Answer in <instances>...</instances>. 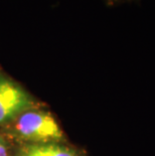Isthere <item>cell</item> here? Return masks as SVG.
<instances>
[{
    "mask_svg": "<svg viewBox=\"0 0 155 156\" xmlns=\"http://www.w3.org/2000/svg\"><path fill=\"white\" fill-rule=\"evenodd\" d=\"M13 134L22 140L34 144L48 143L60 140L62 130L52 116L47 112L28 110L11 121Z\"/></svg>",
    "mask_w": 155,
    "mask_h": 156,
    "instance_id": "6da1fadb",
    "label": "cell"
},
{
    "mask_svg": "<svg viewBox=\"0 0 155 156\" xmlns=\"http://www.w3.org/2000/svg\"><path fill=\"white\" fill-rule=\"evenodd\" d=\"M33 102L18 84L0 73V124L8 123L32 107Z\"/></svg>",
    "mask_w": 155,
    "mask_h": 156,
    "instance_id": "7a4b0ae2",
    "label": "cell"
},
{
    "mask_svg": "<svg viewBox=\"0 0 155 156\" xmlns=\"http://www.w3.org/2000/svg\"><path fill=\"white\" fill-rule=\"evenodd\" d=\"M19 156H76V154L64 146L55 143H42L24 146Z\"/></svg>",
    "mask_w": 155,
    "mask_h": 156,
    "instance_id": "3957f363",
    "label": "cell"
},
{
    "mask_svg": "<svg viewBox=\"0 0 155 156\" xmlns=\"http://www.w3.org/2000/svg\"><path fill=\"white\" fill-rule=\"evenodd\" d=\"M104 3L108 6H117L120 4H124V3H131V2H135L140 0H103Z\"/></svg>",
    "mask_w": 155,
    "mask_h": 156,
    "instance_id": "277c9868",
    "label": "cell"
},
{
    "mask_svg": "<svg viewBox=\"0 0 155 156\" xmlns=\"http://www.w3.org/2000/svg\"><path fill=\"white\" fill-rule=\"evenodd\" d=\"M0 156H7V147L1 136H0Z\"/></svg>",
    "mask_w": 155,
    "mask_h": 156,
    "instance_id": "5b68a950",
    "label": "cell"
}]
</instances>
